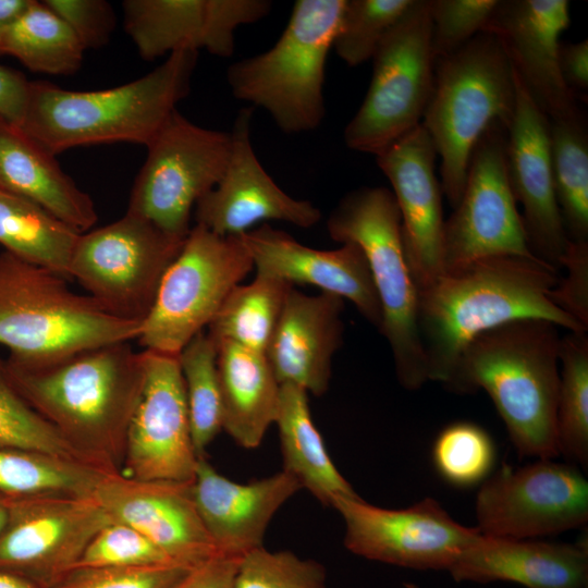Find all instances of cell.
<instances>
[{"label": "cell", "mask_w": 588, "mask_h": 588, "mask_svg": "<svg viewBox=\"0 0 588 588\" xmlns=\"http://www.w3.org/2000/svg\"><path fill=\"white\" fill-rule=\"evenodd\" d=\"M515 76V106L506 130V169L516 203L523 206V224L530 252L561 268L567 249L551 161L550 120Z\"/></svg>", "instance_id": "cell-20"}, {"label": "cell", "mask_w": 588, "mask_h": 588, "mask_svg": "<svg viewBox=\"0 0 588 588\" xmlns=\"http://www.w3.org/2000/svg\"><path fill=\"white\" fill-rule=\"evenodd\" d=\"M123 22L145 60L180 50L230 58L235 32L267 16V0H125Z\"/></svg>", "instance_id": "cell-22"}, {"label": "cell", "mask_w": 588, "mask_h": 588, "mask_svg": "<svg viewBox=\"0 0 588 588\" xmlns=\"http://www.w3.org/2000/svg\"><path fill=\"white\" fill-rule=\"evenodd\" d=\"M456 581L526 588H587L588 546L480 535L448 571Z\"/></svg>", "instance_id": "cell-27"}, {"label": "cell", "mask_w": 588, "mask_h": 588, "mask_svg": "<svg viewBox=\"0 0 588 588\" xmlns=\"http://www.w3.org/2000/svg\"><path fill=\"white\" fill-rule=\"evenodd\" d=\"M30 0H0V56L3 37L10 25L27 8Z\"/></svg>", "instance_id": "cell-50"}, {"label": "cell", "mask_w": 588, "mask_h": 588, "mask_svg": "<svg viewBox=\"0 0 588 588\" xmlns=\"http://www.w3.org/2000/svg\"><path fill=\"white\" fill-rule=\"evenodd\" d=\"M257 273L292 284L317 286L348 299L378 330L382 314L366 257L354 243L321 250L298 243L268 223L240 235Z\"/></svg>", "instance_id": "cell-24"}, {"label": "cell", "mask_w": 588, "mask_h": 588, "mask_svg": "<svg viewBox=\"0 0 588 588\" xmlns=\"http://www.w3.org/2000/svg\"><path fill=\"white\" fill-rule=\"evenodd\" d=\"M164 564L179 563L136 529L111 522L91 538L73 569Z\"/></svg>", "instance_id": "cell-42"}, {"label": "cell", "mask_w": 588, "mask_h": 588, "mask_svg": "<svg viewBox=\"0 0 588 588\" xmlns=\"http://www.w3.org/2000/svg\"><path fill=\"white\" fill-rule=\"evenodd\" d=\"M144 379L120 473L143 481L191 482L198 456L175 355L143 351Z\"/></svg>", "instance_id": "cell-17"}, {"label": "cell", "mask_w": 588, "mask_h": 588, "mask_svg": "<svg viewBox=\"0 0 588 588\" xmlns=\"http://www.w3.org/2000/svg\"><path fill=\"white\" fill-rule=\"evenodd\" d=\"M253 268L240 236H221L195 224L161 280L139 343L147 351L177 356Z\"/></svg>", "instance_id": "cell-10"}, {"label": "cell", "mask_w": 588, "mask_h": 588, "mask_svg": "<svg viewBox=\"0 0 588 588\" xmlns=\"http://www.w3.org/2000/svg\"><path fill=\"white\" fill-rule=\"evenodd\" d=\"M477 529L503 539H540L588 520V481L572 463L537 458L519 468L503 465L476 497Z\"/></svg>", "instance_id": "cell-13"}, {"label": "cell", "mask_w": 588, "mask_h": 588, "mask_svg": "<svg viewBox=\"0 0 588 588\" xmlns=\"http://www.w3.org/2000/svg\"><path fill=\"white\" fill-rule=\"evenodd\" d=\"M567 0H499L483 30L500 41L516 76L549 120L581 112L559 68Z\"/></svg>", "instance_id": "cell-21"}, {"label": "cell", "mask_w": 588, "mask_h": 588, "mask_svg": "<svg viewBox=\"0 0 588 588\" xmlns=\"http://www.w3.org/2000/svg\"><path fill=\"white\" fill-rule=\"evenodd\" d=\"M236 588H326V569L291 551L260 547L242 556Z\"/></svg>", "instance_id": "cell-41"}, {"label": "cell", "mask_w": 588, "mask_h": 588, "mask_svg": "<svg viewBox=\"0 0 588 588\" xmlns=\"http://www.w3.org/2000/svg\"><path fill=\"white\" fill-rule=\"evenodd\" d=\"M559 327L511 321L477 335L444 384L456 393L483 390L520 457L555 458L560 384Z\"/></svg>", "instance_id": "cell-3"}, {"label": "cell", "mask_w": 588, "mask_h": 588, "mask_svg": "<svg viewBox=\"0 0 588 588\" xmlns=\"http://www.w3.org/2000/svg\"><path fill=\"white\" fill-rule=\"evenodd\" d=\"M0 445L37 451L102 469L74 449L47 420L30 407L11 383L5 363L1 358Z\"/></svg>", "instance_id": "cell-38"}, {"label": "cell", "mask_w": 588, "mask_h": 588, "mask_svg": "<svg viewBox=\"0 0 588 588\" xmlns=\"http://www.w3.org/2000/svg\"><path fill=\"white\" fill-rule=\"evenodd\" d=\"M93 495L113 522L136 529L179 564L194 567L218 553L197 513L192 481H143L109 473Z\"/></svg>", "instance_id": "cell-23"}, {"label": "cell", "mask_w": 588, "mask_h": 588, "mask_svg": "<svg viewBox=\"0 0 588 588\" xmlns=\"http://www.w3.org/2000/svg\"><path fill=\"white\" fill-rule=\"evenodd\" d=\"M345 0H297L277 42L232 63V95L266 110L286 134L310 132L324 118V68Z\"/></svg>", "instance_id": "cell-7"}, {"label": "cell", "mask_w": 588, "mask_h": 588, "mask_svg": "<svg viewBox=\"0 0 588 588\" xmlns=\"http://www.w3.org/2000/svg\"><path fill=\"white\" fill-rule=\"evenodd\" d=\"M21 396L74 449L120 473L144 379L143 352L111 343L40 364L4 360Z\"/></svg>", "instance_id": "cell-2"}, {"label": "cell", "mask_w": 588, "mask_h": 588, "mask_svg": "<svg viewBox=\"0 0 588 588\" xmlns=\"http://www.w3.org/2000/svg\"><path fill=\"white\" fill-rule=\"evenodd\" d=\"M556 441L568 463L588 464V335L568 332L561 338Z\"/></svg>", "instance_id": "cell-36"}, {"label": "cell", "mask_w": 588, "mask_h": 588, "mask_svg": "<svg viewBox=\"0 0 588 588\" xmlns=\"http://www.w3.org/2000/svg\"><path fill=\"white\" fill-rule=\"evenodd\" d=\"M0 188L23 197L83 233L97 221L89 194L60 167L56 155L0 118Z\"/></svg>", "instance_id": "cell-28"}, {"label": "cell", "mask_w": 588, "mask_h": 588, "mask_svg": "<svg viewBox=\"0 0 588 588\" xmlns=\"http://www.w3.org/2000/svg\"><path fill=\"white\" fill-rule=\"evenodd\" d=\"M331 506L343 518L348 551L401 567L449 571L481 535L457 523L432 498L394 510L360 497H336Z\"/></svg>", "instance_id": "cell-14"}, {"label": "cell", "mask_w": 588, "mask_h": 588, "mask_svg": "<svg viewBox=\"0 0 588 588\" xmlns=\"http://www.w3.org/2000/svg\"><path fill=\"white\" fill-rule=\"evenodd\" d=\"M327 230L341 244L354 243L364 253L381 306L380 333L385 338L400 384L409 391L428 382L417 326L418 290L402 244L395 197L383 186L346 194L331 211Z\"/></svg>", "instance_id": "cell-8"}, {"label": "cell", "mask_w": 588, "mask_h": 588, "mask_svg": "<svg viewBox=\"0 0 588 588\" xmlns=\"http://www.w3.org/2000/svg\"><path fill=\"white\" fill-rule=\"evenodd\" d=\"M217 355V345L205 330L177 355L192 439L198 456H205L207 446L222 429Z\"/></svg>", "instance_id": "cell-37"}, {"label": "cell", "mask_w": 588, "mask_h": 588, "mask_svg": "<svg viewBox=\"0 0 588 588\" xmlns=\"http://www.w3.org/2000/svg\"><path fill=\"white\" fill-rule=\"evenodd\" d=\"M413 0H345L332 48L350 66L372 59Z\"/></svg>", "instance_id": "cell-40"}, {"label": "cell", "mask_w": 588, "mask_h": 588, "mask_svg": "<svg viewBox=\"0 0 588 588\" xmlns=\"http://www.w3.org/2000/svg\"><path fill=\"white\" fill-rule=\"evenodd\" d=\"M506 130L494 122L473 150L462 197L444 220V270L490 256L535 257L509 182Z\"/></svg>", "instance_id": "cell-15"}, {"label": "cell", "mask_w": 588, "mask_h": 588, "mask_svg": "<svg viewBox=\"0 0 588 588\" xmlns=\"http://www.w3.org/2000/svg\"><path fill=\"white\" fill-rule=\"evenodd\" d=\"M253 111L243 108L235 117L228 167L218 184L195 205V224L221 236H240L269 220L314 226L321 219L320 210L282 191L256 157L250 139Z\"/></svg>", "instance_id": "cell-18"}, {"label": "cell", "mask_w": 588, "mask_h": 588, "mask_svg": "<svg viewBox=\"0 0 588 588\" xmlns=\"http://www.w3.org/2000/svg\"><path fill=\"white\" fill-rule=\"evenodd\" d=\"M1 50L29 70L51 75L75 73L85 51L68 24L44 1L35 0L10 25Z\"/></svg>", "instance_id": "cell-34"}, {"label": "cell", "mask_w": 588, "mask_h": 588, "mask_svg": "<svg viewBox=\"0 0 588 588\" xmlns=\"http://www.w3.org/2000/svg\"><path fill=\"white\" fill-rule=\"evenodd\" d=\"M231 146L230 132L201 127L175 110L147 146L126 211L185 238L195 205L228 167Z\"/></svg>", "instance_id": "cell-12"}, {"label": "cell", "mask_w": 588, "mask_h": 588, "mask_svg": "<svg viewBox=\"0 0 588 588\" xmlns=\"http://www.w3.org/2000/svg\"><path fill=\"white\" fill-rule=\"evenodd\" d=\"M293 285L284 280L256 273L246 285H235L209 323L207 334L217 345L231 341L264 353Z\"/></svg>", "instance_id": "cell-32"}, {"label": "cell", "mask_w": 588, "mask_h": 588, "mask_svg": "<svg viewBox=\"0 0 588 588\" xmlns=\"http://www.w3.org/2000/svg\"><path fill=\"white\" fill-rule=\"evenodd\" d=\"M241 559L216 553L192 567L172 588H236Z\"/></svg>", "instance_id": "cell-47"}, {"label": "cell", "mask_w": 588, "mask_h": 588, "mask_svg": "<svg viewBox=\"0 0 588 588\" xmlns=\"http://www.w3.org/2000/svg\"><path fill=\"white\" fill-rule=\"evenodd\" d=\"M499 0H430L434 59L450 56L482 32Z\"/></svg>", "instance_id": "cell-43"}, {"label": "cell", "mask_w": 588, "mask_h": 588, "mask_svg": "<svg viewBox=\"0 0 588 588\" xmlns=\"http://www.w3.org/2000/svg\"><path fill=\"white\" fill-rule=\"evenodd\" d=\"M555 196L566 235L588 242V133L583 112L550 120Z\"/></svg>", "instance_id": "cell-35"}, {"label": "cell", "mask_w": 588, "mask_h": 588, "mask_svg": "<svg viewBox=\"0 0 588 588\" xmlns=\"http://www.w3.org/2000/svg\"><path fill=\"white\" fill-rule=\"evenodd\" d=\"M405 588H420V587L417 586L416 584L407 583V584H405Z\"/></svg>", "instance_id": "cell-53"}, {"label": "cell", "mask_w": 588, "mask_h": 588, "mask_svg": "<svg viewBox=\"0 0 588 588\" xmlns=\"http://www.w3.org/2000/svg\"><path fill=\"white\" fill-rule=\"evenodd\" d=\"M217 350L222 429L242 448L255 449L275 421L280 383L264 353L231 341Z\"/></svg>", "instance_id": "cell-29"}, {"label": "cell", "mask_w": 588, "mask_h": 588, "mask_svg": "<svg viewBox=\"0 0 588 588\" xmlns=\"http://www.w3.org/2000/svg\"><path fill=\"white\" fill-rule=\"evenodd\" d=\"M112 471L46 453L0 445V499L91 495Z\"/></svg>", "instance_id": "cell-33"}, {"label": "cell", "mask_w": 588, "mask_h": 588, "mask_svg": "<svg viewBox=\"0 0 588 588\" xmlns=\"http://www.w3.org/2000/svg\"><path fill=\"white\" fill-rule=\"evenodd\" d=\"M344 299L321 292H287L265 356L280 384L298 385L315 396L328 391L332 358L343 340Z\"/></svg>", "instance_id": "cell-26"}, {"label": "cell", "mask_w": 588, "mask_h": 588, "mask_svg": "<svg viewBox=\"0 0 588 588\" xmlns=\"http://www.w3.org/2000/svg\"><path fill=\"white\" fill-rule=\"evenodd\" d=\"M359 109L344 130L345 145L375 156L421 123L434 84L430 0H413L373 57Z\"/></svg>", "instance_id": "cell-9"}, {"label": "cell", "mask_w": 588, "mask_h": 588, "mask_svg": "<svg viewBox=\"0 0 588 588\" xmlns=\"http://www.w3.org/2000/svg\"><path fill=\"white\" fill-rule=\"evenodd\" d=\"M274 424L279 429L283 470L302 488L328 506L336 497H358L328 454L313 421L306 390L292 383L280 384Z\"/></svg>", "instance_id": "cell-30"}, {"label": "cell", "mask_w": 588, "mask_h": 588, "mask_svg": "<svg viewBox=\"0 0 588 588\" xmlns=\"http://www.w3.org/2000/svg\"><path fill=\"white\" fill-rule=\"evenodd\" d=\"M197 54L172 52L146 75L109 89L79 91L29 82L20 128L53 155L118 142L147 147L188 95Z\"/></svg>", "instance_id": "cell-4"}, {"label": "cell", "mask_w": 588, "mask_h": 588, "mask_svg": "<svg viewBox=\"0 0 588 588\" xmlns=\"http://www.w3.org/2000/svg\"><path fill=\"white\" fill-rule=\"evenodd\" d=\"M8 518V501L0 499V534Z\"/></svg>", "instance_id": "cell-52"}, {"label": "cell", "mask_w": 588, "mask_h": 588, "mask_svg": "<svg viewBox=\"0 0 588 588\" xmlns=\"http://www.w3.org/2000/svg\"><path fill=\"white\" fill-rule=\"evenodd\" d=\"M437 157L421 123L376 156L399 207L403 250L417 290L444 271V218Z\"/></svg>", "instance_id": "cell-19"}, {"label": "cell", "mask_w": 588, "mask_h": 588, "mask_svg": "<svg viewBox=\"0 0 588 588\" xmlns=\"http://www.w3.org/2000/svg\"><path fill=\"white\" fill-rule=\"evenodd\" d=\"M184 240L126 211L112 223L79 233L70 280L110 314L143 323Z\"/></svg>", "instance_id": "cell-11"}, {"label": "cell", "mask_w": 588, "mask_h": 588, "mask_svg": "<svg viewBox=\"0 0 588 588\" xmlns=\"http://www.w3.org/2000/svg\"><path fill=\"white\" fill-rule=\"evenodd\" d=\"M72 29L84 49L106 45L115 26L114 12L103 0H44Z\"/></svg>", "instance_id": "cell-45"}, {"label": "cell", "mask_w": 588, "mask_h": 588, "mask_svg": "<svg viewBox=\"0 0 588 588\" xmlns=\"http://www.w3.org/2000/svg\"><path fill=\"white\" fill-rule=\"evenodd\" d=\"M567 275L559 279L551 292L556 306L588 329V242L569 241L560 267Z\"/></svg>", "instance_id": "cell-46"}, {"label": "cell", "mask_w": 588, "mask_h": 588, "mask_svg": "<svg viewBox=\"0 0 588 588\" xmlns=\"http://www.w3.org/2000/svg\"><path fill=\"white\" fill-rule=\"evenodd\" d=\"M29 81L19 71L0 64V118L21 126L28 101Z\"/></svg>", "instance_id": "cell-48"}, {"label": "cell", "mask_w": 588, "mask_h": 588, "mask_svg": "<svg viewBox=\"0 0 588 588\" xmlns=\"http://www.w3.org/2000/svg\"><path fill=\"white\" fill-rule=\"evenodd\" d=\"M299 489L287 471L248 483L219 474L198 458L192 497L197 513L218 553L242 558L262 546L265 532L278 510Z\"/></svg>", "instance_id": "cell-25"}, {"label": "cell", "mask_w": 588, "mask_h": 588, "mask_svg": "<svg viewBox=\"0 0 588 588\" xmlns=\"http://www.w3.org/2000/svg\"><path fill=\"white\" fill-rule=\"evenodd\" d=\"M558 269L532 257L499 255L446 268L418 290L417 326L429 381L443 385L464 348L501 324L540 319L587 332L554 304Z\"/></svg>", "instance_id": "cell-1"}, {"label": "cell", "mask_w": 588, "mask_h": 588, "mask_svg": "<svg viewBox=\"0 0 588 588\" xmlns=\"http://www.w3.org/2000/svg\"><path fill=\"white\" fill-rule=\"evenodd\" d=\"M559 68L564 83L576 98L586 100L588 93V40L561 44Z\"/></svg>", "instance_id": "cell-49"}, {"label": "cell", "mask_w": 588, "mask_h": 588, "mask_svg": "<svg viewBox=\"0 0 588 588\" xmlns=\"http://www.w3.org/2000/svg\"><path fill=\"white\" fill-rule=\"evenodd\" d=\"M515 95L514 71L489 32L436 60L433 89L421 124L440 158L441 189L452 208L462 197L476 144L494 122L509 126Z\"/></svg>", "instance_id": "cell-6"}, {"label": "cell", "mask_w": 588, "mask_h": 588, "mask_svg": "<svg viewBox=\"0 0 588 588\" xmlns=\"http://www.w3.org/2000/svg\"><path fill=\"white\" fill-rule=\"evenodd\" d=\"M0 588H41L32 580L0 569Z\"/></svg>", "instance_id": "cell-51"}, {"label": "cell", "mask_w": 588, "mask_h": 588, "mask_svg": "<svg viewBox=\"0 0 588 588\" xmlns=\"http://www.w3.org/2000/svg\"><path fill=\"white\" fill-rule=\"evenodd\" d=\"M78 235L36 204L0 188V244L4 252L70 280V260Z\"/></svg>", "instance_id": "cell-31"}, {"label": "cell", "mask_w": 588, "mask_h": 588, "mask_svg": "<svg viewBox=\"0 0 588 588\" xmlns=\"http://www.w3.org/2000/svg\"><path fill=\"white\" fill-rule=\"evenodd\" d=\"M432 461L445 481L460 488L471 487L488 478L495 461V446L480 426L457 421L437 436Z\"/></svg>", "instance_id": "cell-39"}, {"label": "cell", "mask_w": 588, "mask_h": 588, "mask_svg": "<svg viewBox=\"0 0 588 588\" xmlns=\"http://www.w3.org/2000/svg\"><path fill=\"white\" fill-rule=\"evenodd\" d=\"M111 522L93 494L10 500L0 534V569L49 588L75 567L91 538Z\"/></svg>", "instance_id": "cell-16"}, {"label": "cell", "mask_w": 588, "mask_h": 588, "mask_svg": "<svg viewBox=\"0 0 588 588\" xmlns=\"http://www.w3.org/2000/svg\"><path fill=\"white\" fill-rule=\"evenodd\" d=\"M142 322L117 317L68 279L0 253V344L8 358L40 364L139 336Z\"/></svg>", "instance_id": "cell-5"}, {"label": "cell", "mask_w": 588, "mask_h": 588, "mask_svg": "<svg viewBox=\"0 0 588 588\" xmlns=\"http://www.w3.org/2000/svg\"><path fill=\"white\" fill-rule=\"evenodd\" d=\"M191 568L181 564L76 568L49 588H172Z\"/></svg>", "instance_id": "cell-44"}]
</instances>
